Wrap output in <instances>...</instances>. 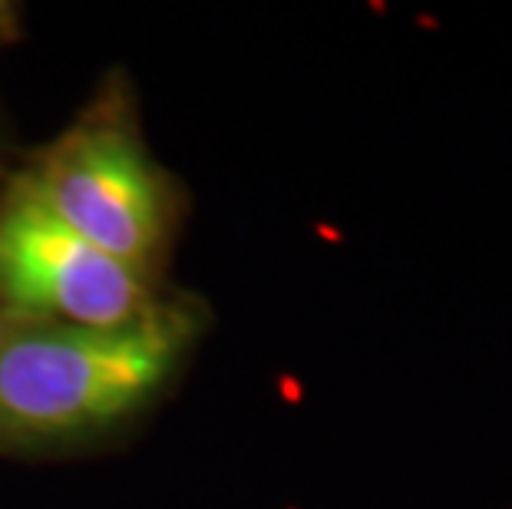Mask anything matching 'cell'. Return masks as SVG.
I'll list each match as a JSON object with an SVG mask.
<instances>
[{
    "mask_svg": "<svg viewBox=\"0 0 512 509\" xmlns=\"http://www.w3.org/2000/svg\"><path fill=\"white\" fill-rule=\"evenodd\" d=\"M17 182L67 229L149 275L169 229L166 192L123 123L90 119L70 129Z\"/></svg>",
    "mask_w": 512,
    "mask_h": 509,
    "instance_id": "2",
    "label": "cell"
},
{
    "mask_svg": "<svg viewBox=\"0 0 512 509\" xmlns=\"http://www.w3.org/2000/svg\"><path fill=\"white\" fill-rule=\"evenodd\" d=\"M152 305L149 275L100 252L14 182L0 199V308L24 321L113 328Z\"/></svg>",
    "mask_w": 512,
    "mask_h": 509,
    "instance_id": "3",
    "label": "cell"
},
{
    "mask_svg": "<svg viewBox=\"0 0 512 509\" xmlns=\"http://www.w3.org/2000/svg\"><path fill=\"white\" fill-rule=\"evenodd\" d=\"M7 17H10V14H7V7H4V4H0V24H4V20H7Z\"/></svg>",
    "mask_w": 512,
    "mask_h": 509,
    "instance_id": "5",
    "label": "cell"
},
{
    "mask_svg": "<svg viewBox=\"0 0 512 509\" xmlns=\"http://www.w3.org/2000/svg\"><path fill=\"white\" fill-rule=\"evenodd\" d=\"M195 321L149 305L113 328L20 321L0 344V447L60 440L133 414L176 371Z\"/></svg>",
    "mask_w": 512,
    "mask_h": 509,
    "instance_id": "1",
    "label": "cell"
},
{
    "mask_svg": "<svg viewBox=\"0 0 512 509\" xmlns=\"http://www.w3.org/2000/svg\"><path fill=\"white\" fill-rule=\"evenodd\" d=\"M17 324H20V318H14V314H10V311H4V308H0V344L7 341V334L14 331Z\"/></svg>",
    "mask_w": 512,
    "mask_h": 509,
    "instance_id": "4",
    "label": "cell"
}]
</instances>
